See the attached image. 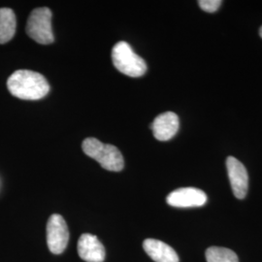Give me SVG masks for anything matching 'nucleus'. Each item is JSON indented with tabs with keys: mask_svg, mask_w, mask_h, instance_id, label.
I'll use <instances>...</instances> for the list:
<instances>
[{
	"mask_svg": "<svg viewBox=\"0 0 262 262\" xmlns=\"http://www.w3.org/2000/svg\"><path fill=\"white\" fill-rule=\"evenodd\" d=\"M7 86L11 94L24 100H38L50 92L46 78L30 70H18L10 76Z\"/></svg>",
	"mask_w": 262,
	"mask_h": 262,
	"instance_id": "1",
	"label": "nucleus"
},
{
	"mask_svg": "<svg viewBox=\"0 0 262 262\" xmlns=\"http://www.w3.org/2000/svg\"><path fill=\"white\" fill-rule=\"evenodd\" d=\"M82 148L84 154L96 160L102 168L119 172L124 166V161L122 152L113 145L103 144L95 138H86L83 142Z\"/></svg>",
	"mask_w": 262,
	"mask_h": 262,
	"instance_id": "2",
	"label": "nucleus"
},
{
	"mask_svg": "<svg viewBox=\"0 0 262 262\" xmlns=\"http://www.w3.org/2000/svg\"><path fill=\"white\" fill-rule=\"evenodd\" d=\"M112 61L121 73L132 78L141 77L147 71L145 60L135 54L130 45L124 41L118 42L113 48Z\"/></svg>",
	"mask_w": 262,
	"mask_h": 262,
	"instance_id": "3",
	"label": "nucleus"
},
{
	"mask_svg": "<svg viewBox=\"0 0 262 262\" xmlns=\"http://www.w3.org/2000/svg\"><path fill=\"white\" fill-rule=\"evenodd\" d=\"M26 30L28 36L39 44H52L55 40L52 29V11L46 7L33 10Z\"/></svg>",
	"mask_w": 262,
	"mask_h": 262,
	"instance_id": "4",
	"label": "nucleus"
},
{
	"mask_svg": "<svg viewBox=\"0 0 262 262\" xmlns=\"http://www.w3.org/2000/svg\"><path fill=\"white\" fill-rule=\"evenodd\" d=\"M69 240V231L64 219L60 215H52L47 224L49 250L55 254L63 253Z\"/></svg>",
	"mask_w": 262,
	"mask_h": 262,
	"instance_id": "5",
	"label": "nucleus"
},
{
	"mask_svg": "<svg viewBox=\"0 0 262 262\" xmlns=\"http://www.w3.org/2000/svg\"><path fill=\"white\" fill-rule=\"evenodd\" d=\"M166 201L170 206L177 208L201 207L207 202L205 192L195 187H183L172 191Z\"/></svg>",
	"mask_w": 262,
	"mask_h": 262,
	"instance_id": "6",
	"label": "nucleus"
},
{
	"mask_svg": "<svg viewBox=\"0 0 262 262\" xmlns=\"http://www.w3.org/2000/svg\"><path fill=\"white\" fill-rule=\"evenodd\" d=\"M226 168L235 197L238 199H244L248 193L249 187L247 169L241 161L233 157H228L226 159Z\"/></svg>",
	"mask_w": 262,
	"mask_h": 262,
	"instance_id": "7",
	"label": "nucleus"
},
{
	"mask_svg": "<svg viewBox=\"0 0 262 262\" xmlns=\"http://www.w3.org/2000/svg\"><path fill=\"white\" fill-rule=\"evenodd\" d=\"M180 122L179 117L173 112H165L158 116L150 127L156 139L168 141L178 132Z\"/></svg>",
	"mask_w": 262,
	"mask_h": 262,
	"instance_id": "8",
	"label": "nucleus"
},
{
	"mask_svg": "<svg viewBox=\"0 0 262 262\" xmlns=\"http://www.w3.org/2000/svg\"><path fill=\"white\" fill-rule=\"evenodd\" d=\"M78 253L85 262H103L105 249L96 236L83 234L78 241Z\"/></svg>",
	"mask_w": 262,
	"mask_h": 262,
	"instance_id": "9",
	"label": "nucleus"
},
{
	"mask_svg": "<svg viewBox=\"0 0 262 262\" xmlns=\"http://www.w3.org/2000/svg\"><path fill=\"white\" fill-rule=\"evenodd\" d=\"M145 252L156 262H179L177 253L167 244L156 239H147L143 243Z\"/></svg>",
	"mask_w": 262,
	"mask_h": 262,
	"instance_id": "10",
	"label": "nucleus"
},
{
	"mask_svg": "<svg viewBox=\"0 0 262 262\" xmlns=\"http://www.w3.org/2000/svg\"><path fill=\"white\" fill-rule=\"evenodd\" d=\"M17 28L16 15L9 8L0 9V44H5L14 37Z\"/></svg>",
	"mask_w": 262,
	"mask_h": 262,
	"instance_id": "11",
	"label": "nucleus"
},
{
	"mask_svg": "<svg viewBox=\"0 0 262 262\" xmlns=\"http://www.w3.org/2000/svg\"><path fill=\"white\" fill-rule=\"evenodd\" d=\"M205 254L207 262H239L237 254L226 248L211 247Z\"/></svg>",
	"mask_w": 262,
	"mask_h": 262,
	"instance_id": "12",
	"label": "nucleus"
},
{
	"mask_svg": "<svg viewBox=\"0 0 262 262\" xmlns=\"http://www.w3.org/2000/svg\"><path fill=\"white\" fill-rule=\"evenodd\" d=\"M223 1L221 0H200L198 1L199 7L208 13L216 12L221 7Z\"/></svg>",
	"mask_w": 262,
	"mask_h": 262,
	"instance_id": "13",
	"label": "nucleus"
},
{
	"mask_svg": "<svg viewBox=\"0 0 262 262\" xmlns=\"http://www.w3.org/2000/svg\"><path fill=\"white\" fill-rule=\"evenodd\" d=\"M259 34H260V37L262 38V27L260 28V30H259Z\"/></svg>",
	"mask_w": 262,
	"mask_h": 262,
	"instance_id": "14",
	"label": "nucleus"
}]
</instances>
